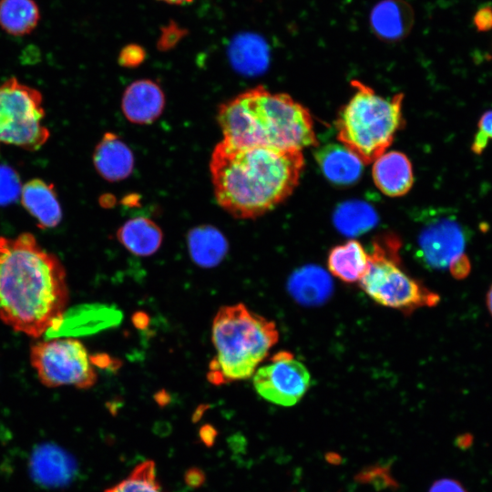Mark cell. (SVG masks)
Masks as SVG:
<instances>
[{
  "mask_svg": "<svg viewBox=\"0 0 492 492\" xmlns=\"http://www.w3.org/2000/svg\"><path fill=\"white\" fill-rule=\"evenodd\" d=\"M39 20L40 10L35 0H0V27L7 34L28 35Z\"/></svg>",
  "mask_w": 492,
  "mask_h": 492,
  "instance_id": "7402d4cb",
  "label": "cell"
},
{
  "mask_svg": "<svg viewBox=\"0 0 492 492\" xmlns=\"http://www.w3.org/2000/svg\"><path fill=\"white\" fill-rule=\"evenodd\" d=\"M329 272L337 279L347 282H359L369 265V253L356 240L334 246L328 254Z\"/></svg>",
  "mask_w": 492,
  "mask_h": 492,
  "instance_id": "d6986e66",
  "label": "cell"
},
{
  "mask_svg": "<svg viewBox=\"0 0 492 492\" xmlns=\"http://www.w3.org/2000/svg\"><path fill=\"white\" fill-rule=\"evenodd\" d=\"M31 474L37 483L56 487L67 483L75 472V463L61 448L53 445H43L32 455Z\"/></svg>",
  "mask_w": 492,
  "mask_h": 492,
  "instance_id": "2e32d148",
  "label": "cell"
},
{
  "mask_svg": "<svg viewBox=\"0 0 492 492\" xmlns=\"http://www.w3.org/2000/svg\"><path fill=\"white\" fill-rule=\"evenodd\" d=\"M97 172L107 180L127 179L134 167V156L128 145L116 134L106 133L93 156Z\"/></svg>",
  "mask_w": 492,
  "mask_h": 492,
  "instance_id": "5bb4252c",
  "label": "cell"
},
{
  "mask_svg": "<svg viewBox=\"0 0 492 492\" xmlns=\"http://www.w3.org/2000/svg\"><path fill=\"white\" fill-rule=\"evenodd\" d=\"M474 25L478 31L486 32L492 29V6L484 5L474 15Z\"/></svg>",
  "mask_w": 492,
  "mask_h": 492,
  "instance_id": "f1b7e54d",
  "label": "cell"
},
{
  "mask_svg": "<svg viewBox=\"0 0 492 492\" xmlns=\"http://www.w3.org/2000/svg\"><path fill=\"white\" fill-rule=\"evenodd\" d=\"M68 303L66 271L35 237H0V320L40 337L63 323Z\"/></svg>",
  "mask_w": 492,
  "mask_h": 492,
  "instance_id": "6da1fadb",
  "label": "cell"
},
{
  "mask_svg": "<svg viewBox=\"0 0 492 492\" xmlns=\"http://www.w3.org/2000/svg\"><path fill=\"white\" fill-rule=\"evenodd\" d=\"M40 93L15 78L0 86V141L36 149L48 138Z\"/></svg>",
  "mask_w": 492,
  "mask_h": 492,
  "instance_id": "52a82bcc",
  "label": "cell"
},
{
  "mask_svg": "<svg viewBox=\"0 0 492 492\" xmlns=\"http://www.w3.org/2000/svg\"><path fill=\"white\" fill-rule=\"evenodd\" d=\"M372 174L379 190L390 197L406 194L414 182L411 162L399 151H389L376 159Z\"/></svg>",
  "mask_w": 492,
  "mask_h": 492,
  "instance_id": "4fadbf2b",
  "label": "cell"
},
{
  "mask_svg": "<svg viewBox=\"0 0 492 492\" xmlns=\"http://www.w3.org/2000/svg\"><path fill=\"white\" fill-rule=\"evenodd\" d=\"M289 289L298 302L315 304L328 297L332 283L323 270L311 266L304 267L292 275Z\"/></svg>",
  "mask_w": 492,
  "mask_h": 492,
  "instance_id": "603a6c76",
  "label": "cell"
},
{
  "mask_svg": "<svg viewBox=\"0 0 492 492\" xmlns=\"http://www.w3.org/2000/svg\"><path fill=\"white\" fill-rule=\"evenodd\" d=\"M30 363L41 383L48 387L73 385L87 389L97 380L87 349L73 338L36 343L30 350Z\"/></svg>",
  "mask_w": 492,
  "mask_h": 492,
  "instance_id": "ba28073f",
  "label": "cell"
},
{
  "mask_svg": "<svg viewBox=\"0 0 492 492\" xmlns=\"http://www.w3.org/2000/svg\"><path fill=\"white\" fill-rule=\"evenodd\" d=\"M256 392L265 400L282 406L297 404L307 392L311 374L293 354L280 351L253 374Z\"/></svg>",
  "mask_w": 492,
  "mask_h": 492,
  "instance_id": "30bf717a",
  "label": "cell"
},
{
  "mask_svg": "<svg viewBox=\"0 0 492 492\" xmlns=\"http://www.w3.org/2000/svg\"><path fill=\"white\" fill-rule=\"evenodd\" d=\"M171 5H186L191 3L193 0H159Z\"/></svg>",
  "mask_w": 492,
  "mask_h": 492,
  "instance_id": "e575fe53",
  "label": "cell"
},
{
  "mask_svg": "<svg viewBox=\"0 0 492 492\" xmlns=\"http://www.w3.org/2000/svg\"><path fill=\"white\" fill-rule=\"evenodd\" d=\"M229 57L235 69L246 75H256L269 65V46L261 36L242 33L231 42Z\"/></svg>",
  "mask_w": 492,
  "mask_h": 492,
  "instance_id": "e0dca14e",
  "label": "cell"
},
{
  "mask_svg": "<svg viewBox=\"0 0 492 492\" xmlns=\"http://www.w3.org/2000/svg\"><path fill=\"white\" fill-rule=\"evenodd\" d=\"M118 241L138 256H149L160 247L163 234L150 219L136 217L127 220L118 231Z\"/></svg>",
  "mask_w": 492,
  "mask_h": 492,
  "instance_id": "ffe728a7",
  "label": "cell"
},
{
  "mask_svg": "<svg viewBox=\"0 0 492 492\" xmlns=\"http://www.w3.org/2000/svg\"><path fill=\"white\" fill-rule=\"evenodd\" d=\"M218 122L223 140L237 147L302 150L318 145L308 109L261 86L220 105Z\"/></svg>",
  "mask_w": 492,
  "mask_h": 492,
  "instance_id": "3957f363",
  "label": "cell"
},
{
  "mask_svg": "<svg viewBox=\"0 0 492 492\" xmlns=\"http://www.w3.org/2000/svg\"><path fill=\"white\" fill-rule=\"evenodd\" d=\"M187 243L191 260L204 268L219 265L229 248L225 236L210 225H200L191 229L187 236Z\"/></svg>",
  "mask_w": 492,
  "mask_h": 492,
  "instance_id": "ac0fdd59",
  "label": "cell"
},
{
  "mask_svg": "<svg viewBox=\"0 0 492 492\" xmlns=\"http://www.w3.org/2000/svg\"><path fill=\"white\" fill-rule=\"evenodd\" d=\"M477 128L471 150L479 155L486 149L487 142L492 140V110H488L481 116Z\"/></svg>",
  "mask_w": 492,
  "mask_h": 492,
  "instance_id": "4316f807",
  "label": "cell"
},
{
  "mask_svg": "<svg viewBox=\"0 0 492 492\" xmlns=\"http://www.w3.org/2000/svg\"><path fill=\"white\" fill-rule=\"evenodd\" d=\"M21 200L25 208L42 227L56 226L62 217L60 205L52 188L40 179H33L22 187Z\"/></svg>",
  "mask_w": 492,
  "mask_h": 492,
  "instance_id": "44dd1931",
  "label": "cell"
},
{
  "mask_svg": "<svg viewBox=\"0 0 492 492\" xmlns=\"http://www.w3.org/2000/svg\"><path fill=\"white\" fill-rule=\"evenodd\" d=\"M351 84L354 93L338 115L337 139L369 164L384 153L401 128L404 95L385 98L358 80Z\"/></svg>",
  "mask_w": 492,
  "mask_h": 492,
  "instance_id": "5b68a950",
  "label": "cell"
},
{
  "mask_svg": "<svg viewBox=\"0 0 492 492\" xmlns=\"http://www.w3.org/2000/svg\"><path fill=\"white\" fill-rule=\"evenodd\" d=\"M184 480L188 486L199 487L204 483V473L197 467L190 468L184 475Z\"/></svg>",
  "mask_w": 492,
  "mask_h": 492,
  "instance_id": "1f68e13d",
  "label": "cell"
},
{
  "mask_svg": "<svg viewBox=\"0 0 492 492\" xmlns=\"http://www.w3.org/2000/svg\"><path fill=\"white\" fill-rule=\"evenodd\" d=\"M378 221L374 209L361 200H350L337 207L333 222L338 231L347 236L360 235L371 230Z\"/></svg>",
  "mask_w": 492,
  "mask_h": 492,
  "instance_id": "cb8c5ba5",
  "label": "cell"
},
{
  "mask_svg": "<svg viewBox=\"0 0 492 492\" xmlns=\"http://www.w3.org/2000/svg\"><path fill=\"white\" fill-rule=\"evenodd\" d=\"M401 245L400 238L390 232L373 241L368 269L359 282L360 287L374 302L405 314L436 306L439 295L405 270Z\"/></svg>",
  "mask_w": 492,
  "mask_h": 492,
  "instance_id": "8992f818",
  "label": "cell"
},
{
  "mask_svg": "<svg viewBox=\"0 0 492 492\" xmlns=\"http://www.w3.org/2000/svg\"><path fill=\"white\" fill-rule=\"evenodd\" d=\"M165 97L158 84L149 79L131 83L124 91L121 107L132 123L149 124L163 111Z\"/></svg>",
  "mask_w": 492,
  "mask_h": 492,
  "instance_id": "7c38bea8",
  "label": "cell"
},
{
  "mask_svg": "<svg viewBox=\"0 0 492 492\" xmlns=\"http://www.w3.org/2000/svg\"><path fill=\"white\" fill-rule=\"evenodd\" d=\"M217 435V430L210 425H205L200 429V440L207 446L214 444Z\"/></svg>",
  "mask_w": 492,
  "mask_h": 492,
  "instance_id": "d6a6232c",
  "label": "cell"
},
{
  "mask_svg": "<svg viewBox=\"0 0 492 492\" xmlns=\"http://www.w3.org/2000/svg\"><path fill=\"white\" fill-rule=\"evenodd\" d=\"M467 232L452 214L435 212L425 215L416 237V256L435 270L450 271L461 278L469 270L465 253Z\"/></svg>",
  "mask_w": 492,
  "mask_h": 492,
  "instance_id": "9c48e42d",
  "label": "cell"
},
{
  "mask_svg": "<svg viewBox=\"0 0 492 492\" xmlns=\"http://www.w3.org/2000/svg\"><path fill=\"white\" fill-rule=\"evenodd\" d=\"M105 492H163L152 460L137 465L130 474Z\"/></svg>",
  "mask_w": 492,
  "mask_h": 492,
  "instance_id": "d4e9b609",
  "label": "cell"
},
{
  "mask_svg": "<svg viewBox=\"0 0 492 492\" xmlns=\"http://www.w3.org/2000/svg\"><path fill=\"white\" fill-rule=\"evenodd\" d=\"M22 186L17 174L9 167L0 166V204L5 205L17 199Z\"/></svg>",
  "mask_w": 492,
  "mask_h": 492,
  "instance_id": "484cf974",
  "label": "cell"
},
{
  "mask_svg": "<svg viewBox=\"0 0 492 492\" xmlns=\"http://www.w3.org/2000/svg\"><path fill=\"white\" fill-rule=\"evenodd\" d=\"M314 156L323 174L334 185L350 186L361 177L364 163L343 145L327 144Z\"/></svg>",
  "mask_w": 492,
  "mask_h": 492,
  "instance_id": "9a60e30c",
  "label": "cell"
},
{
  "mask_svg": "<svg viewBox=\"0 0 492 492\" xmlns=\"http://www.w3.org/2000/svg\"><path fill=\"white\" fill-rule=\"evenodd\" d=\"M146 57V52L142 46L130 44L122 48L118 56V62L126 67H135L140 65Z\"/></svg>",
  "mask_w": 492,
  "mask_h": 492,
  "instance_id": "83f0119b",
  "label": "cell"
},
{
  "mask_svg": "<svg viewBox=\"0 0 492 492\" xmlns=\"http://www.w3.org/2000/svg\"><path fill=\"white\" fill-rule=\"evenodd\" d=\"M278 340L274 322L242 303L221 307L212 322L216 356L210 364L208 379L221 384L251 377Z\"/></svg>",
  "mask_w": 492,
  "mask_h": 492,
  "instance_id": "277c9868",
  "label": "cell"
},
{
  "mask_svg": "<svg viewBox=\"0 0 492 492\" xmlns=\"http://www.w3.org/2000/svg\"><path fill=\"white\" fill-rule=\"evenodd\" d=\"M183 35V30L178 25L172 23L162 29L160 46L167 47L176 44Z\"/></svg>",
  "mask_w": 492,
  "mask_h": 492,
  "instance_id": "f546056e",
  "label": "cell"
},
{
  "mask_svg": "<svg viewBox=\"0 0 492 492\" xmlns=\"http://www.w3.org/2000/svg\"><path fill=\"white\" fill-rule=\"evenodd\" d=\"M486 302H487V310L492 316V284L490 285L488 292L487 293Z\"/></svg>",
  "mask_w": 492,
  "mask_h": 492,
  "instance_id": "836d02e7",
  "label": "cell"
},
{
  "mask_svg": "<svg viewBox=\"0 0 492 492\" xmlns=\"http://www.w3.org/2000/svg\"><path fill=\"white\" fill-rule=\"evenodd\" d=\"M429 492H465V490L454 480L441 479L432 486Z\"/></svg>",
  "mask_w": 492,
  "mask_h": 492,
  "instance_id": "4dcf8cb0",
  "label": "cell"
},
{
  "mask_svg": "<svg viewBox=\"0 0 492 492\" xmlns=\"http://www.w3.org/2000/svg\"><path fill=\"white\" fill-rule=\"evenodd\" d=\"M369 24L373 34L380 40L401 41L414 26V9L405 0H381L372 8Z\"/></svg>",
  "mask_w": 492,
  "mask_h": 492,
  "instance_id": "8fae6325",
  "label": "cell"
},
{
  "mask_svg": "<svg viewBox=\"0 0 492 492\" xmlns=\"http://www.w3.org/2000/svg\"><path fill=\"white\" fill-rule=\"evenodd\" d=\"M303 165L302 150L237 147L222 140L210 163L215 199L234 218H257L293 192Z\"/></svg>",
  "mask_w": 492,
  "mask_h": 492,
  "instance_id": "7a4b0ae2",
  "label": "cell"
}]
</instances>
